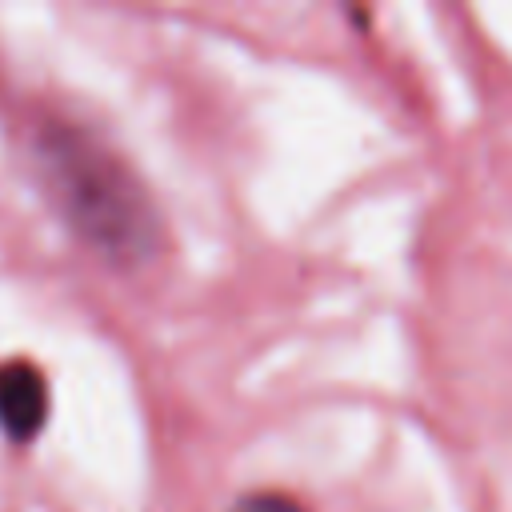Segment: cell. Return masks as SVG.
I'll return each instance as SVG.
<instances>
[{
    "instance_id": "obj_1",
    "label": "cell",
    "mask_w": 512,
    "mask_h": 512,
    "mask_svg": "<svg viewBox=\"0 0 512 512\" xmlns=\"http://www.w3.org/2000/svg\"><path fill=\"white\" fill-rule=\"evenodd\" d=\"M32 164L64 224L96 256L116 268H144L160 256L164 220L144 180L92 128L44 120L32 132Z\"/></svg>"
},
{
    "instance_id": "obj_2",
    "label": "cell",
    "mask_w": 512,
    "mask_h": 512,
    "mask_svg": "<svg viewBox=\"0 0 512 512\" xmlns=\"http://www.w3.org/2000/svg\"><path fill=\"white\" fill-rule=\"evenodd\" d=\"M52 392L44 372L32 360H4L0 364V432L12 444H32L48 424Z\"/></svg>"
},
{
    "instance_id": "obj_3",
    "label": "cell",
    "mask_w": 512,
    "mask_h": 512,
    "mask_svg": "<svg viewBox=\"0 0 512 512\" xmlns=\"http://www.w3.org/2000/svg\"><path fill=\"white\" fill-rule=\"evenodd\" d=\"M228 512H308V504L280 488H256V492H244Z\"/></svg>"
}]
</instances>
